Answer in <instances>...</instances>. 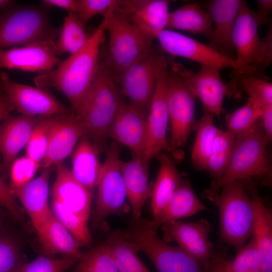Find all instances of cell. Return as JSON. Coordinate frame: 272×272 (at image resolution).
Listing matches in <instances>:
<instances>
[{
    "instance_id": "35",
    "label": "cell",
    "mask_w": 272,
    "mask_h": 272,
    "mask_svg": "<svg viewBox=\"0 0 272 272\" xmlns=\"http://www.w3.org/2000/svg\"><path fill=\"white\" fill-rule=\"evenodd\" d=\"M235 140L233 134L219 130L206 168L215 180L220 178L226 171L232 157Z\"/></svg>"
},
{
    "instance_id": "28",
    "label": "cell",
    "mask_w": 272,
    "mask_h": 272,
    "mask_svg": "<svg viewBox=\"0 0 272 272\" xmlns=\"http://www.w3.org/2000/svg\"><path fill=\"white\" fill-rule=\"evenodd\" d=\"M99 153L96 146L84 135L77 144L72 158L70 171L73 176L92 194L97 187L102 165Z\"/></svg>"
},
{
    "instance_id": "7",
    "label": "cell",
    "mask_w": 272,
    "mask_h": 272,
    "mask_svg": "<svg viewBox=\"0 0 272 272\" xmlns=\"http://www.w3.org/2000/svg\"><path fill=\"white\" fill-rule=\"evenodd\" d=\"M106 30L109 36V49L103 61L113 77L153 52V41L118 11L108 15Z\"/></svg>"
},
{
    "instance_id": "39",
    "label": "cell",
    "mask_w": 272,
    "mask_h": 272,
    "mask_svg": "<svg viewBox=\"0 0 272 272\" xmlns=\"http://www.w3.org/2000/svg\"><path fill=\"white\" fill-rule=\"evenodd\" d=\"M75 272H119L105 243L83 253Z\"/></svg>"
},
{
    "instance_id": "43",
    "label": "cell",
    "mask_w": 272,
    "mask_h": 272,
    "mask_svg": "<svg viewBox=\"0 0 272 272\" xmlns=\"http://www.w3.org/2000/svg\"><path fill=\"white\" fill-rule=\"evenodd\" d=\"M40 166V163L26 155L16 158L12 162L9 172L10 178L9 185L12 191L33 180Z\"/></svg>"
},
{
    "instance_id": "33",
    "label": "cell",
    "mask_w": 272,
    "mask_h": 272,
    "mask_svg": "<svg viewBox=\"0 0 272 272\" xmlns=\"http://www.w3.org/2000/svg\"><path fill=\"white\" fill-rule=\"evenodd\" d=\"M86 24L77 13H69L65 17L55 46L57 55L69 52L73 54L80 50L91 37L87 32Z\"/></svg>"
},
{
    "instance_id": "44",
    "label": "cell",
    "mask_w": 272,
    "mask_h": 272,
    "mask_svg": "<svg viewBox=\"0 0 272 272\" xmlns=\"http://www.w3.org/2000/svg\"><path fill=\"white\" fill-rule=\"evenodd\" d=\"M77 261V259L69 256L56 259L41 255L31 262L24 264L16 272H63Z\"/></svg>"
},
{
    "instance_id": "40",
    "label": "cell",
    "mask_w": 272,
    "mask_h": 272,
    "mask_svg": "<svg viewBox=\"0 0 272 272\" xmlns=\"http://www.w3.org/2000/svg\"><path fill=\"white\" fill-rule=\"evenodd\" d=\"M53 116H40L25 147L26 155L40 163L44 160L47 153Z\"/></svg>"
},
{
    "instance_id": "45",
    "label": "cell",
    "mask_w": 272,
    "mask_h": 272,
    "mask_svg": "<svg viewBox=\"0 0 272 272\" xmlns=\"http://www.w3.org/2000/svg\"><path fill=\"white\" fill-rule=\"evenodd\" d=\"M121 0H79L77 14L86 24L94 16L101 14L103 17L117 11Z\"/></svg>"
},
{
    "instance_id": "49",
    "label": "cell",
    "mask_w": 272,
    "mask_h": 272,
    "mask_svg": "<svg viewBox=\"0 0 272 272\" xmlns=\"http://www.w3.org/2000/svg\"><path fill=\"white\" fill-rule=\"evenodd\" d=\"M14 110L13 103L0 86V127L4 120Z\"/></svg>"
},
{
    "instance_id": "36",
    "label": "cell",
    "mask_w": 272,
    "mask_h": 272,
    "mask_svg": "<svg viewBox=\"0 0 272 272\" xmlns=\"http://www.w3.org/2000/svg\"><path fill=\"white\" fill-rule=\"evenodd\" d=\"M240 85L249 97L262 106L272 104V84L261 77L248 74L233 78L227 85L228 95H232L237 84Z\"/></svg>"
},
{
    "instance_id": "8",
    "label": "cell",
    "mask_w": 272,
    "mask_h": 272,
    "mask_svg": "<svg viewBox=\"0 0 272 272\" xmlns=\"http://www.w3.org/2000/svg\"><path fill=\"white\" fill-rule=\"evenodd\" d=\"M136 221L137 225L120 233L149 257L157 272H207L189 253L162 240L149 226V221Z\"/></svg>"
},
{
    "instance_id": "4",
    "label": "cell",
    "mask_w": 272,
    "mask_h": 272,
    "mask_svg": "<svg viewBox=\"0 0 272 272\" xmlns=\"http://www.w3.org/2000/svg\"><path fill=\"white\" fill-rule=\"evenodd\" d=\"M266 21L242 1L233 33L237 70L233 78L244 74L263 77L272 61V33L261 38L258 28Z\"/></svg>"
},
{
    "instance_id": "9",
    "label": "cell",
    "mask_w": 272,
    "mask_h": 272,
    "mask_svg": "<svg viewBox=\"0 0 272 272\" xmlns=\"http://www.w3.org/2000/svg\"><path fill=\"white\" fill-rule=\"evenodd\" d=\"M120 153L119 144L113 141L106 151L96 187V205L93 222L97 227L101 226L108 216L120 213L125 207L127 196Z\"/></svg>"
},
{
    "instance_id": "52",
    "label": "cell",
    "mask_w": 272,
    "mask_h": 272,
    "mask_svg": "<svg viewBox=\"0 0 272 272\" xmlns=\"http://www.w3.org/2000/svg\"><path fill=\"white\" fill-rule=\"evenodd\" d=\"M17 4L13 0H0V11L10 7Z\"/></svg>"
},
{
    "instance_id": "20",
    "label": "cell",
    "mask_w": 272,
    "mask_h": 272,
    "mask_svg": "<svg viewBox=\"0 0 272 272\" xmlns=\"http://www.w3.org/2000/svg\"><path fill=\"white\" fill-rule=\"evenodd\" d=\"M170 3L168 0H123L117 11L153 42L166 28Z\"/></svg>"
},
{
    "instance_id": "41",
    "label": "cell",
    "mask_w": 272,
    "mask_h": 272,
    "mask_svg": "<svg viewBox=\"0 0 272 272\" xmlns=\"http://www.w3.org/2000/svg\"><path fill=\"white\" fill-rule=\"evenodd\" d=\"M237 253L232 260H226L228 272H261L260 256L252 235Z\"/></svg>"
},
{
    "instance_id": "42",
    "label": "cell",
    "mask_w": 272,
    "mask_h": 272,
    "mask_svg": "<svg viewBox=\"0 0 272 272\" xmlns=\"http://www.w3.org/2000/svg\"><path fill=\"white\" fill-rule=\"evenodd\" d=\"M26 262L17 242L7 235H0V272H16Z\"/></svg>"
},
{
    "instance_id": "22",
    "label": "cell",
    "mask_w": 272,
    "mask_h": 272,
    "mask_svg": "<svg viewBox=\"0 0 272 272\" xmlns=\"http://www.w3.org/2000/svg\"><path fill=\"white\" fill-rule=\"evenodd\" d=\"M40 116L9 115L0 127V164L2 175L9 174L17 154L28 143Z\"/></svg>"
},
{
    "instance_id": "23",
    "label": "cell",
    "mask_w": 272,
    "mask_h": 272,
    "mask_svg": "<svg viewBox=\"0 0 272 272\" xmlns=\"http://www.w3.org/2000/svg\"><path fill=\"white\" fill-rule=\"evenodd\" d=\"M56 178L51 195L68 210L88 222L93 194L78 182L62 163L55 165Z\"/></svg>"
},
{
    "instance_id": "17",
    "label": "cell",
    "mask_w": 272,
    "mask_h": 272,
    "mask_svg": "<svg viewBox=\"0 0 272 272\" xmlns=\"http://www.w3.org/2000/svg\"><path fill=\"white\" fill-rule=\"evenodd\" d=\"M61 61L52 40L0 50V68L45 73Z\"/></svg>"
},
{
    "instance_id": "50",
    "label": "cell",
    "mask_w": 272,
    "mask_h": 272,
    "mask_svg": "<svg viewBox=\"0 0 272 272\" xmlns=\"http://www.w3.org/2000/svg\"><path fill=\"white\" fill-rule=\"evenodd\" d=\"M226 257L215 252L211 259L209 272H228L226 267Z\"/></svg>"
},
{
    "instance_id": "5",
    "label": "cell",
    "mask_w": 272,
    "mask_h": 272,
    "mask_svg": "<svg viewBox=\"0 0 272 272\" xmlns=\"http://www.w3.org/2000/svg\"><path fill=\"white\" fill-rule=\"evenodd\" d=\"M50 7L15 5L0 11V50L54 40L60 30L50 21Z\"/></svg>"
},
{
    "instance_id": "1",
    "label": "cell",
    "mask_w": 272,
    "mask_h": 272,
    "mask_svg": "<svg viewBox=\"0 0 272 272\" xmlns=\"http://www.w3.org/2000/svg\"><path fill=\"white\" fill-rule=\"evenodd\" d=\"M108 16L103 18L80 50L70 54L55 69L43 73L38 79L40 86H50L63 93L77 115L100 63V48L105 39Z\"/></svg>"
},
{
    "instance_id": "2",
    "label": "cell",
    "mask_w": 272,
    "mask_h": 272,
    "mask_svg": "<svg viewBox=\"0 0 272 272\" xmlns=\"http://www.w3.org/2000/svg\"><path fill=\"white\" fill-rule=\"evenodd\" d=\"M112 74L104 62L99 64L79 115L87 135L100 152L107 151L111 125L123 101Z\"/></svg>"
},
{
    "instance_id": "32",
    "label": "cell",
    "mask_w": 272,
    "mask_h": 272,
    "mask_svg": "<svg viewBox=\"0 0 272 272\" xmlns=\"http://www.w3.org/2000/svg\"><path fill=\"white\" fill-rule=\"evenodd\" d=\"M119 272H150L138 256V247L120 232L111 235L105 242Z\"/></svg>"
},
{
    "instance_id": "48",
    "label": "cell",
    "mask_w": 272,
    "mask_h": 272,
    "mask_svg": "<svg viewBox=\"0 0 272 272\" xmlns=\"http://www.w3.org/2000/svg\"><path fill=\"white\" fill-rule=\"evenodd\" d=\"M42 3L49 7L55 6L68 11L77 13L79 0H43Z\"/></svg>"
},
{
    "instance_id": "38",
    "label": "cell",
    "mask_w": 272,
    "mask_h": 272,
    "mask_svg": "<svg viewBox=\"0 0 272 272\" xmlns=\"http://www.w3.org/2000/svg\"><path fill=\"white\" fill-rule=\"evenodd\" d=\"M50 208L57 220L82 245H87L91 243L92 237L88 222L53 198L51 199Z\"/></svg>"
},
{
    "instance_id": "25",
    "label": "cell",
    "mask_w": 272,
    "mask_h": 272,
    "mask_svg": "<svg viewBox=\"0 0 272 272\" xmlns=\"http://www.w3.org/2000/svg\"><path fill=\"white\" fill-rule=\"evenodd\" d=\"M44 255L62 254L78 260L83 253L82 245L57 220L50 211L36 229Z\"/></svg>"
},
{
    "instance_id": "30",
    "label": "cell",
    "mask_w": 272,
    "mask_h": 272,
    "mask_svg": "<svg viewBox=\"0 0 272 272\" xmlns=\"http://www.w3.org/2000/svg\"><path fill=\"white\" fill-rule=\"evenodd\" d=\"M159 158L160 168L155 182L153 184L151 197L153 217L165 207L183 178L167 152H161Z\"/></svg>"
},
{
    "instance_id": "11",
    "label": "cell",
    "mask_w": 272,
    "mask_h": 272,
    "mask_svg": "<svg viewBox=\"0 0 272 272\" xmlns=\"http://www.w3.org/2000/svg\"><path fill=\"white\" fill-rule=\"evenodd\" d=\"M168 62L160 55L154 93L147 116L148 141L144 160L150 162L162 151L171 152L167 138L169 121L167 104Z\"/></svg>"
},
{
    "instance_id": "10",
    "label": "cell",
    "mask_w": 272,
    "mask_h": 272,
    "mask_svg": "<svg viewBox=\"0 0 272 272\" xmlns=\"http://www.w3.org/2000/svg\"><path fill=\"white\" fill-rule=\"evenodd\" d=\"M196 98L183 79L168 64L167 104L171 125L169 143L173 154L185 144L191 132L196 129Z\"/></svg>"
},
{
    "instance_id": "26",
    "label": "cell",
    "mask_w": 272,
    "mask_h": 272,
    "mask_svg": "<svg viewBox=\"0 0 272 272\" xmlns=\"http://www.w3.org/2000/svg\"><path fill=\"white\" fill-rule=\"evenodd\" d=\"M51 168H44L39 176L13 190L14 195L22 203L35 230L51 211L48 198Z\"/></svg>"
},
{
    "instance_id": "24",
    "label": "cell",
    "mask_w": 272,
    "mask_h": 272,
    "mask_svg": "<svg viewBox=\"0 0 272 272\" xmlns=\"http://www.w3.org/2000/svg\"><path fill=\"white\" fill-rule=\"evenodd\" d=\"M149 163L134 156L128 161H121L126 196L135 221L141 219L143 207L152 195L153 184L149 183Z\"/></svg>"
},
{
    "instance_id": "51",
    "label": "cell",
    "mask_w": 272,
    "mask_h": 272,
    "mask_svg": "<svg viewBox=\"0 0 272 272\" xmlns=\"http://www.w3.org/2000/svg\"><path fill=\"white\" fill-rule=\"evenodd\" d=\"M257 3V14L265 21H267L268 16L270 14L272 9V1L258 0Z\"/></svg>"
},
{
    "instance_id": "53",
    "label": "cell",
    "mask_w": 272,
    "mask_h": 272,
    "mask_svg": "<svg viewBox=\"0 0 272 272\" xmlns=\"http://www.w3.org/2000/svg\"><path fill=\"white\" fill-rule=\"evenodd\" d=\"M3 220H4L3 214L2 213L1 209L0 208V229L2 227V224L3 223Z\"/></svg>"
},
{
    "instance_id": "18",
    "label": "cell",
    "mask_w": 272,
    "mask_h": 272,
    "mask_svg": "<svg viewBox=\"0 0 272 272\" xmlns=\"http://www.w3.org/2000/svg\"><path fill=\"white\" fill-rule=\"evenodd\" d=\"M87 134L84 122L74 111L53 115L48 149L42 161V167H51L62 163L74 151L80 139Z\"/></svg>"
},
{
    "instance_id": "31",
    "label": "cell",
    "mask_w": 272,
    "mask_h": 272,
    "mask_svg": "<svg viewBox=\"0 0 272 272\" xmlns=\"http://www.w3.org/2000/svg\"><path fill=\"white\" fill-rule=\"evenodd\" d=\"M255 220L252 235L258 251L261 272H272V216L258 194L252 197Z\"/></svg>"
},
{
    "instance_id": "21",
    "label": "cell",
    "mask_w": 272,
    "mask_h": 272,
    "mask_svg": "<svg viewBox=\"0 0 272 272\" xmlns=\"http://www.w3.org/2000/svg\"><path fill=\"white\" fill-rule=\"evenodd\" d=\"M242 1L214 0L207 3V12L214 27L212 39L208 44L221 55L235 61L236 53L233 33Z\"/></svg>"
},
{
    "instance_id": "47",
    "label": "cell",
    "mask_w": 272,
    "mask_h": 272,
    "mask_svg": "<svg viewBox=\"0 0 272 272\" xmlns=\"http://www.w3.org/2000/svg\"><path fill=\"white\" fill-rule=\"evenodd\" d=\"M260 119L266 144H269L272 140V104L262 106Z\"/></svg>"
},
{
    "instance_id": "15",
    "label": "cell",
    "mask_w": 272,
    "mask_h": 272,
    "mask_svg": "<svg viewBox=\"0 0 272 272\" xmlns=\"http://www.w3.org/2000/svg\"><path fill=\"white\" fill-rule=\"evenodd\" d=\"M168 64L183 79L195 97L201 101L206 112L220 116L224 98L228 95L227 85L221 78V70L202 65L200 70L195 73L179 63L171 61Z\"/></svg>"
},
{
    "instance_id": "19",
    "label": "cell",
    "mask_w": 272,
    "mask_h": 272,
    "mask_svg": "<svg viewBox=\"0 0 272 272\" xmlns=\"http://www.w3.org/2000/svg\"><path fill=\"white\" fill-rule=\"evenodd\" d=\"M108 138L128 147L143 159L148 141L147 116L123 101L111 125Z\"/></svg>"
},
{
    "instance_id": "12",
    "label": "cell",
    "mask_w": 272,
    "mask_h": 272,
    "mask_svg": "<svg viewBox=\"0 0 272 272\" xmlns=\"http://www.w3.org/2000/svg\"><path fill=\"white\" fill-rule=\"evenodd\" d=\"M159 54L148 56L113 77L129 104L147 116L157 80Z\"/></svg>"
},
{
    "instance_id": "16",
    "label": "cell",
    "mask_w": 272,
    "mask_h": 272,
    "mask_svg": "<svg viewBox=\"0 0 272 272\" xmlns=\"http://www.w3.org/2000/svg\"><path fill=\"white\" fill-rule=\"evenodd\" d=\"M162 48L167 53L221 70H237L235 61L224 56L209 45L178 32L165 29L158 35Z\"/></svg>"
},
{
    "instance_id": "27",
    "label": "cell",
    "mask_w": 272,
    "mask_h": 272,
    "mask_svg": "<svg viewBox=\"0 0 272 272\" xmlns=\"http://www.w3.org/2000/svg\"><path fill=\"white\" fill-rule=\"evenodd\" d=\"M198 198L188 179L183 180L165 207L149 221V226L154 230L163 224L193 216L199 212L208 210Z\"/></svg>"
},
{
    "instance_id": "34",
    "label": "cell",
    "mask_w": 272,
    "mask_h": 272,
    "mask_svg": "<svg viewBox=\"0 0 272 272\" xmlns=\"http://www.w3.org/2000/svg\"><path fill=\"white\" fill-rule=\"evenodd\" d=\"M196 137L191 160L199 169H206L216 136L219 130L214 123L213 115L205 112L197 121Z\"/></svg>"
},
{
    "instance_id": "3",
    "label": "cell",
    "mask_w": 272,
    "mask_h": 272,
    "mask_svg": "<svg viewBox=\"0 0 272 272\" xmlns=\"http://www.w3.org/2000/svg\"><path fill=\"white\" fill-rule=\"evenodd\" d=\"M203 196L219 211L221 239L237 252L253 233L255 208L252 197L238 180L224 184L217 191L203 192Z\"/></svg>"
},
{
    "instance_id": "13",
    "label": "cell",
    "mask_w": 272,
    "mask_h": 272,
    "mask_svg": "<svg viewBox=\"0 0 272 272\" xmlns=\"http://www.w3.org/2000/svg\"><path fill=\"white\" fill-rule=\"evenodd\" d=\"M163 232V240L166 243L175 242L178 246L197 259L207 272L211 266L215 252L214 245L209 235L212 225L206 219L193 222L171 221L160 227Z\"/></svg>"
},
{
    "instance_id": "37",
    "label": "cell",
    "mask_w": 272,
    "mask_h": 272,
    "mask_svg": "<svg viewBox=\"0 0 272 272\" xmlns=\"http://www.w3.org/2000/svg\"><path fill=\"white\" fill-rule=\"evenodd\" d=\"M261 113L262 105L249 98L245 105L226 115V131L235 137L245 133L260 119Z\"/></svg>"
},
{
    "instance_id": "6",
    "label": "cell",
    "mask_w": 272,
    "mask_h": 272,
    "mask_svg": "<svg viewBox=\"0 0 272 272\" xmlns=\"http://www.w3.org/2000/svg\"><path fill=\"white\" fill-rule=\"evenodd\" d=\"M259 119L249 130L235 137L233 153L226 171L204 192H215L228 182L261 177L270 172L267 144Z\"/></svg>"
},
{
    "instance_id": "46",
    "label": "cell",
    "mask_w": 272,
    "mask_h": 272,
    "mask_svg": "<svg viewBox=\"0 0 272 272\" xmlns=\"http://www.w3.org/2000/svg\"><path fill=\"white\" fill-rule=\"evenodd\" d=\"M0 204L8 211L13 218L18 222L24 219V211L17 203L15 196L9 185L3 178L0 167Z\"/></svg>"
},
{
    "instance_id": "14",
    "label": "cell",
    "mask_w": 272,
    "mask_h": 272,
    "mask_svg": "<svg viewBox=\"0 0 272 272\" xmlns=\"http://www.w3.org/2000/svg\"><path fill=\"white\" fill-rule=\"evenodd\" d=\"M0 86L13 103L15 110L21 114L53 116L74 111L49 92L40 88L18 83L11 80L4 72L0 71Z\"/></svg>"
},
{
    "instance_id": "29",
    "label": "cell",
    "mask_w": 272,
    "mask_h": 272,
    "mask_svg": "<svg viewBox=\"0 0 272 272\" xmlns=\"http://www.w3.org/2000/svg\"><path fill=\"white\" fill-rule=\"evenodd\" d=\"M166 28L199 35L210 41L213 38L214 32L210 14L196 3L184 5L169 12Z\"/></svg>"
}]
</instances>
